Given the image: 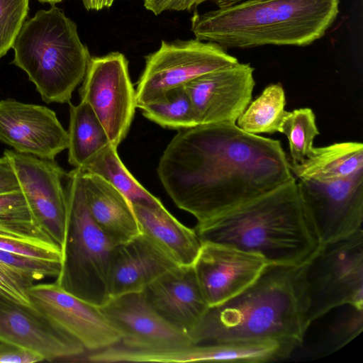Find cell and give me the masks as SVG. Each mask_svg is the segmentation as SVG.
I'll list each match as a JSON object with an SVG mask.
<instances>
[{
  "instance_id": "1",
  "label": "cell",
  "mask_w": 363,
  "mask_h": 363,
  "mask_svg": "<svg viewBox=\"0 0 363 363\" xmlns=\"http://www.w3.org/2000/svg\"><path fill=\"white\" fill-rule=\"evenodd\" d=\"M157 172L175 205L193 215L197 223L295 178L280 140L248 133L230 123L178 130Z\"/></svg>"
},
{
  "instance_id": "2",
  "label": "cell",
  "mask_w": 363,
  "mask_h": 363,
  "mask_svg": "<svg viewBox=\"0 0 363 363\" xmlns=\"http://www.w3.org/2000/svg\"><path fill=\"white\" fill-rule=\"evenodd\" d=\"M201 242L262 256L268 264L298 267L320 244L298 192L296 179L216 217L197 223Z\"/></svg>"
},
{
  "instance_id": "3",
  "label": "cell",
  "mask_w": 363,
  "mask_h": 363,
  "mask_svg": "<svg viewBox=\"0 0 363 363\" xmlns=\"http://www.w3.org/2000/svg\"><path fill=\"white\" fill-rule=\"evenodd\" d=\"M296 271V267L268 264L243 291L208 308L190 334L192 344L272 340L295 350L308 329Z\"/></svg>"
},
{
  "instance_id": "4",
  "label": "cell",
  "mask_w": 363,
  "mask_h": 363,
  "mask_svg": "<svg viewBox=\"0 0 363 363\" xmlns=\"http://www.w3.org/2000/svg\"><path fill=\"white\" fill-rule=\"evenodd\" d=\"M12 48L13 63L48 104L69 103L91 58L76 23L55 4L24 22Z\"/></svg>"
},
{
  "instance_id": "5",
  "label": "cell",
  "mask_w": 363,
  "mask_h": 363,
  "mask_svg": "<svg viewBox=\"0 0 363 363\" xmlns=\"http://www.w3.org/2000/svg\"><path fill=\"white\" fill-rule=\"evenodd\" d=\"M67 222L60 272L55 282L98 307L109 299L108 274L114 244L95 223L86 206L82 172L67 174Z\"/></svg>"
},
{
  "instance_id": "6",
  "label": "cell",
  "mask_w": 363,
  "mask_h": 363,
  "mask_svg": "<svg viewBox=\"0 0 363 363\" xmlns=\"http://www.w3.org/2000/svg\"><path fill=\"white\" fill-rule=\"evenodd\" d=\"M296 278L308 328L340 306L363 309V230L320 243L296 267Z\"/></svg>"
},
{
  "instance_id": "7",
  "label": "cell",
  "mask_w": 363,
  "mask_h": 363,
  "mask_svg": "<svg viewBox=\"0 0 363 363\" xmlns=\"http://www.w3.org/2000/svg\"><path fill=\"white\" fill-rule=\"evenodd\" d=\"M226 49L195 39L167 42L145 57L135 89L137 108H143L167 92L215 70L237 64Z\"/></svg>"
},
{
  "instance_id": "8",
  "label": "cell",
  "mask_w": 363,
  "mask_h": 363,
  "mask_svg": "<svg viewBox=\"0 0 363 363\" xmlns=\"http://www.w3.org/2000/svg\"><path fill=\"white\" fill-rule=\"evenodd\" d=\"M191 30L198 40L224 48L283 45L284 26L277 0H245L203 13L194 12Z\"/></svg>"
},
{
  "instance_id": "9",
  "label": "cell",
  "mask_w": 363,
  "mask_h": 363,
  "mask_svg": "<svg viewBox=\"0 0 363 363\" xmlns=\"http://www.w3.org/2000/svg\"><path fill=\"white\" fill-rule=\"evenodd\" d=\"M79 95L96 114L110 143L118 147L128 135L137 108L125 55L111 52L91 57Z\"/></svg>"
},
{
  "instance_id": "10",
  "label": "cell",
  "mask_w": 363,
  "mask_h": 363,
  "mask_svg": "<svg viewBox=\"0 0 363 363\" xmlns=\"http://www.w3.org/2000/svg\"><path fill=\"white\" fill-rule=\"evenodd\" d=\"M296 184L303 208L320 243L362 229L363 171L328 182L301 179Z\"/></svg>"
},
{
  "instance_id": "11",
  "label": "cell",
  "mask_w": 363,
  "mask_h": 363,
  "mask_svg": "<svg viewBox=\"0 0 363 363\" xmlns=\"http://www.w3.org/2000/svg\"><path fill=\"white\" fill-rule=\"evenodd\" d=\"M35 223L62 250L67 222V172L54 160L6 150Z\"/></svg>"
},
{
  "instance_id": "12",
  "label": "cell",
  "mask_w": 363,
  "mask_h": 363,
  "mask_svg": "<svg viewBox=\"0 0 363 363\" xmlns=\"http://www.w3.org/2000/svg\"><path fill=\"white\" fill-rule=\"evenodd\" d=\"M28 296L33 306L78 340L86 352L121 340L120 333L99 307L65 291L56 282L34 284Z\"/></svg>"
},
{
  "instance_id": "13",
  "label": "cell",
  "mask_w": 363,
  "mask_h": 363,
  "mask_svg": "<svg viewBox=\"0 0 363 363\" xmlns=\"http://www.w3.org/2000/svg\"><path fill=\"white\" fill-rule=\"evenodd\" d=\"M0 342L41 357L43 361L74 359L86 352L83 345L33 305L0 293Z\"/></svg>"
},
{
  "instance_id": "14",
  "label": "cell",
  "mask_w": 363,
  "mask_h": 363,
  "mask_svg": "<svg viewBox=\"0 0 363 363\" xmlns=\"http://www.w3.org/2000/svg\"><path fill=\"white\" fill-rule=\"evenodd\" d=\"M267 264L258 254L206 241L201 242L193 268L208 306L213 307L252 284Z\"/></svg>"
},
{
  "instance_id": "15",
  "label": "cell",
  "mask_w": 363,
  "mask_h": 363,
  "mask_svg": "<svg viewBox=\"0 0 363 363\" xmlns=\"http://www.w3.org/2000/svg\"><path fill=\"white\" fill-rule=\"evenodd\" d=\"M0 140L16 152L54 160L67 148V131L55 111L13 99L0 101Z\"/></svg>"
},
{
  "instance_id": "16",
  "label": "cell",
  "mask_w": 363,
  "mask_h": 363,
  "mask_svg": "<svg viewBox=\"0 0 363 363\" xmlns=\"http://www.w3.org/2000/svg\"><path fill=\"white\" fill-rule=\"evenodd\" d=\"M254 68L240 63L203 74L183 86L200 124L236 123L252 97Z\"/></svg>"
},
{
  "instance_id": "17",
  "label": "cell",
  "mask_w": 363,
  "mask_h": 363,
  "mask_svg": "<svg viewBox=\"0 0 363 363\" xmlns=\"http://www.w3.org/2000/svg\"><path fill=\"white\" fill-rule=\"evenodd\" d=\"M121 334L120 344L133 348H155L192 344L190 336L162 318L143 291L110 298L99 307Z\"/></svg>"
},
{
  "instance_id": "18",
  "label": "cell",
  "mask_w": 363,
  "mask_h": 363,
  "mask_svg": "<svg viewBox=\"0 0 363 363\" xmlns=\"http://www.w3.org/2000/svg\"><path fill=\"white\" fill-rule=\"evenodd\" d=\"M151 307L166 321L189 336L209 306L192 266H175L143 291Z\"/></svg>"
},
{
  "instance_id": "19",
  "label": "cell",
  "mask_w": 363,
  "mask_h": 363,
  "mask_svg": "<svg viewBox=\"0 0 363 363\" xmlns=\"http://www.w3.org/2000/svg\"><path fill=\"white\" fill-rule=\"evenodd\" d=\"M177 266L143 233L114 246L108 274L109 298L140 292L157 277Z\"/></svg>"
},
{
  "instance_id": "20",
  "label": "cell",
  "mask_w": 363,
  "mask_h": 363,
  "mask_svg": "<svg viewBox=\"0 0 363 363\" xmlns=\"http://www.w3.org/2000/svg\"><path fill=\"white\" fill-rule=\"evenodd\" d=\"M82 172L85 200L91 216L116 245L141 232L130 201L101 177Z\"/></svg>"
},
{
  "instance_id": "21",
  "label": "cell",
  "mask_w": 363,
  "mask_h": 363,
  "mask_svg": "<svg viewBox=\"0 0 363 363\" xmlns=\"http://www.w3.org/2000/svg\"><path fill=\"white\" fill-rule=\"evenodd\" d=\"M141 233L177 266H192L201 246L195 229L186 227L163 206L131 203Z\"/></svg>"
},
{
  "instance_id": "22",
  "label": "cell",
  "mask_w": 363,
  "mask_h": 363,
  "mask_svg": "<svg viewBox=\"0 0 363 363\" xmlns=\"http://www.w3.org/2000/svg\"><path fill=\"white\" fill-rule=\"evenodd\" d=\"M290 167L296 179L328 182L344 179L363 171V144L342 142L314 147L303 162H290Z\"/></svg>"
},
{
  "instance_id": "23",
  "label": "cell",
  "mask_w": 363,
  "mask_h": 363,
  "mask_svg": "<svg viewBox=\"0 0 363 363\" xmlns=\"http://www.w3.org/2000/svg\"><path fill=\"white\" fill-rule=\"evenodd\" d=\"M67 135L68 162L80 169L111 143L96 114L82 101L77 105L69 103Z\"/></svg>"
},
{
  "instance_id": "24",
  "label": "cell",
  "mask_w": 363,
  "mask_h": 363,
  "mask_svg": "<svg viewBox=\"0 0 363 363\" xmlns=\"http://www.w3.org/2000/svg\"><path fill=\"white\" fill-rule=\"evenodd\" d=\"M80 170L104 179L121 191L131 203H162L159 199L150 193L131 174L121 160L117 147L111 143Z\"/></svg>"
},
{
  "instance_id": "25",
  "label": "cell",
  "mask_w": 363,
  "mask_h": 363,
  "mask_svg": "<svg viewBox=\"0 0 363 363\" xmlns=\"http://www.w3.org/2000/svg\"><path fill=\"white\" fill-rule=\"evenodd\" d=\"M286 96L280 83L271 84L253 101L238 118L237 125L242 130L255 135L273 134L280 132L285 110Z\"/></svg>"
},
{
  "instance_id": "26",
  "label": "cell",
  "mask_w": 363,
  "mask_h": 363,
  "mask_svg": "<svg viewBox=\"0 0 363 363\" xmlns=\"http://www.w3.org/2000/svg\"><path fill=\"white\" fill-rule=\"evenodd\" d=\"M140 109L146 118L164 128L179 130L200 124L184 86L169 91Z\"/></svg>"
},
{
  "instance_id": "27",
  "label": "cell",
  "mask_w": 363,
  "mask_h": 363,
  "mask_svg": "<svg viewBox=\"0 0 363 363\" xmlns=\"http://www.w3.org/2000/svg\"><path fill=\"white\" fill-rule=\"evenodd\" d=\"M279 133L287 138L293 163L302 162L313 153L314 139L320 134L310 108L287 111Z\"/></svg>"
},
{
  "instance_id": "28",
  "label": "cell",
  "mask_w": 363,
  "mask_h": 363,
  "mask_svg": "<svg viewBox=\"0 0 363 363\" xmlns=\"http://www.w3.org/2000/svg\"><path fill=\"white\" fill-rule=\"evenodd\" d=\"M0 226L24 235L52 240L35 223L21 189L0 193Z\"/></svg>"
},
{
  "instance_id": "29",
  "label": "cell",
  "mask_w": 363,
  "mask_h": 363,
  "mask_svg": "<svg viewBox=\"0 0 363 363\" xmlns=\"http://www.w3.org/2000/svg\"><path fill=\"white\" fill-rule=\"evenodd\" d=\"M0 250L61 263L62 259L61 247L52 240L28 237L1 230Z\"/></svg>"
},
{
  "instance_id": "30",
  "label": "cell",
  "mask_w": 363,
  "mask_h": 363,
  "mask_svg": "<svg viewBox=\"0 0 363 363\" xmlns=\"http://www.w3.org/2000/svg\"><path fill=\"white\" fill-rule=\"evenodd\" d=\"M29 10V0H0V58L12 48Z\"/></svg>"
},
{
  "instance_id": "31",
  "label": "cell",
  "mask_w": 363,
  "mask_h": 363,
  "mask_svg": "<svg viewBox=\"0 0 363 363\" xmlns=\"http://www.w3.org/2000/svg\"><path fill=\"white\" fill-rule=\"evenodd\" d=\"M0 263L35 283L47 277H57L61 262L39 259L0 250Z\"/></svg>"
},
{
  "instance_id": "32",
  "label": "cell",
  "mask_w": 363,
  "mask_h": 363,
  "mask_svg": "<svg viewBox=\"0 0 363 363\" xmlns=\"http://www.w3.org/2000/svg\"><path fill=\"white\" fill-rule=\"evenodd\" d=\"M35 283L0 263V293L26 305H32L28 296Z\"/></svg>"
},
{
  "instance_id": "33",
  "label": "cell",
  "mask_w": 363,
  "mask_h": 363,
  "mask_svg": "<svg viewBox=\"0 0 363 363\" xmlns=\"http://www.w3.org/2000/svg\"><path fill=\"white\" fill-rule=\"evenodd\" d=\"M43 361L30 351L0 342V363H34Z\"/></svg>"
},
{
  "instance_id": "34",
  "label": "cell",
  "mask_w": 363,
  "mask_h": 363,
  "mask_svg": "<svg viewBox=\"0 0 363 363\" xmlns=\"http://www.w3.org/2000/svg\"><path fill=\"white\" fill-rule=\"evenodd\" d=\"M20 189L13 169L6 157H0V193Z\"/></svg>"
},
{
  "instance_id": "35",
  "label": "cell",
  "mask_w": 363,
  "mask_h": 363,
  "mask_svg": "<svg viewBox=\"0 0 363 363\" xmlns=\"http://www.w3.org/2000/svg\"><path fill=\"white\" fill-rule=\"evenodd\" d=\"M115 0H82L84 8L87 11H99L104 8H109Z\"/></svg>"
},
{
  "instance_id": "36",
  "label": "cell",
  "mask_w": 363,
  "mask_h": 363,
  "mask_svg": "<svg viewBox=\"0 0 363 363\" xmlns=\"http://www.w3.org/2000/svg\"><path fill=\"white\" fill-rule=\"evenodd\" d=\"M244 0H214L218 8L234 5Z\"/></svg>"
},
{
  "instance_id": "37",
  "label": "cell",
  "mask_w": 363,
  "mask_h": 363,
  "mask_svg": "<svg viewBox=\"0 0 363 363\" xmlns=\"http://www.w3.org/2000/svg\"><path fill=\"white\" fill-rule=\"evenodd\" d=\"M41 3H48L51 5L62 2L64 0H38Z\"/></svg>"
}]
</instances>
